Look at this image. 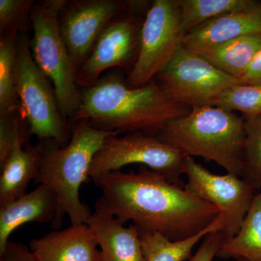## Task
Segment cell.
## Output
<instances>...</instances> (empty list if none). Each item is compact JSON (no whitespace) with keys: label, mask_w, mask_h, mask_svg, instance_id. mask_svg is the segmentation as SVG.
Wrapping results in <instances>:
<instances>
[{"label":"cell","mask_w":261,"mask_h":261,"mask_svg":"<svg viewBox=\"0 0 261 261\" xmlns=\"http://www.w3.org/2000/svg\"><path fill=\"white\" fill-rule=\"evenodd\" d=\"M31 136L21 112L0 117V166L9 158L18 142L29 144Z\"/></svg>","instance_id":"26"},{"label":"cell","mask_w":261,"mask_h":261,"mask_svg":"<svg viewBox=\"0 0 261 261\" xmlns=\"http://www.w3.org/2000/svg\"><path fill=\"white\" fill-rule=\"evenodd\" d=\"M29 41L27 34H19L15 75L20 112L32 136L64 147L72 128L62 116L53 84L33 58Z\"/></svg>","instance_id":"6"},{"label":"cell","mask_w":261,"mask_h":261,"mask_svg":"<svg viewBox=\"0 0 261 261\" xmlns=\"http://www.w3.org/2000/svg\"><path fill=\"white\" fill-rule=\"evenodd\" d=\"M185 174L187 178L185 190L217 207L224 223L222 231L226 240L233 238L258 191L245 178L236 175L211 173L190 156L187 157Z\"/></svg>","instance_id":"10"},{"label":"cell","mask_w":261,"mask_h":261,"mask_svg":"<svg viewBox=\"0 0 261 261\" xmlns=\"http://www.w3.org/2000/svg\"><path fill=\"white\" fill-rule=\"evenodd\" d=\"M39 145L18 142L9 158L0 166V207L27 193L30 182L39 173Z\"/></svg>","instance_id":"17"},{"label":"cell","mask_w":261,"mask_h":261,"mask_svg":"<svg viewBox=\"0 0 261 261\" xmlns=\"http://www.w3.org/2000/svg\"><path fill=\"white\" fill-rule=\"evenodd\" d=\"M71 132L69 143L64 147L51 140L38 143L41 159L35 181L47 185L56 194L58 212L51 222L55 230L61 227L65 215L71 225L87 224L92 213L81 200V186L90 178L92 161L105 141L118 135L97 129L87 121L76 122Z\"/></svg>","instance_id":"3"},{"label":"cell","mask_w":261,"mask_h":261,"mask_svg":"<svg viewBox=\"0 0 261 261\" xmlns=\"http://www.w3.org/2000/svg\"><path fill=\"white\" fill-rule=\"evenodd\" d=\"M92 180L102 191L95 211L123 224L132 221L139 231L160 233L171 241L195 236L220 216L212 204L145 166L137 173L115 171Z\"/></svg>","instance_id":"1"},{"label":"cell","mask_w":261,"mask_h":261,"mask_svg":"<svg viewBox=\"0 0 261 261\" xmlns=\"http://www.w3.org/2000/svg\"><path fill=\"white\" fill-rule=\"evenodd\" d=\"M214 106L242 113L243 117L261 116V85L237 84L226 91Z\"/></svg>","instance_id":"24"},{"label":"cell","mask_w":261,"mask_h":261,"mask_svg":"<svg viewBox=\"0 0 261 261\" xmlns=\"http://www.w3.org/2000/svg\"><path fill=\"white\" fill-rule=\"evenodd\" d=\"M130 3L121 0L66 2L60 13V30L77 73L103 29L126 13Z\"/></svg>","instance_id":"11"},{"label":"cell","mask_w":261,"mask_h":261,"mask_svg":"<svg viewBox=\"0 0 261 261\" xmlns=\"http://www.w3.org/2000/svg\"><path fill=\"white\" fill-rule=\"evenodd\" d=\"M184 37L202 24L251 6L252 0H178Z\"/></svg>","instance_id":"21"},{"label":"cell","mask_w":261,"mask_h":261,"mask_svg":"<svg viewBox=\"0 0 261 261\" xmlns=\"http://www.w3.org/2000/svg\"><path fill=\"white\" fill-rule=\"evenodd\" d=\"M187 156L181 151L167 145L155 135L142 132L113 135L94 156L89 176L92 179L130 164H140L161 173L166 179L181 185Z\"/></svg>","instance_id":"7"},{"label":"cell","mask_w":261,"mask_h":261,"mask_svg":"<svg viewBox=\"0 0 261 261\" xmlns=\"http://www.w3.org/2000/svg\"><path fill=\"white\" fill-rule=\"evenodd\" d=\"M224 223L221 216L208 228L191 238L171 241L158 232L139 231L145 261H185L192 257L194 247L206 235L222 231Z\"/></svg>","instance_id":"19"},{"label":"cell","mask_w":261,"mask_h":261,"mask_svg":"<svg viewBox=\"0 0 261 261\" xmlns=\"http://www.w3.org/2000/svg\"><path fill=\"white\" fill-rule=\"evenodd\" d=\"M231 261H247L245 260H244L243 258H237V259H233V260Z\"/></svg>","instance_id":"30"},{"label":"cell","mask_w":261,"mask_h":261,"mask_svg":"<svg viewBox=\"0 0 261 261\" xmlns=\"http://www.w3.org/2000/svg\"><path fill=\"white\" fill-rule=\"evenodd\" d=\"M66 2L46 0L34 4L31 14L34 34L29 46L36 64L53 84L62 116L72 119L80 109L82 93L77 70L60 30V13Z\"/></svg>","instance_id":"5"},{"label":"cell","mask_w":261,"mask_h":261,"mask_svg":"<svg viewBox=\"0 0 261 261\" xmlns=\"http://www.w3.org/2000/svg\"><path fill=\"white\" fill-rule=\"evenodd\" d=\"M81 93L80 109L71 120L87 121L97 129L118 135L142 132L156 136L168 122L191 110L171 100L153 81L130 88L116 72L105 73Z\"/></svg>","instance_id":"2"},{"label":"cell","mask_w":261,"mask_h":261,"mask_svg":"<svg viewBox=\"0 0 261 261\" xmlns=\"http://www.w3.org/2000/svg\"><path fill=\"white\" fill-rule=\"evenodd\" d=\"M178 0H154L141 31L138 56L128 76V86L147 85L172 59L182 45Z\"/></svg>","instance_id":"9"},{"label":"cell","mask_w":261,"mask_h":261,"mask_svg":"<svg viewBox=\"0 0 261 261\" xmlns=\"http://www.w3.org/2000/svg\"><path fill=\"white\" fill-rule=\"evenodd\" d=\"M243 118L245 128L243 178L259 191L261 189V116Z\"/></svg>","instance_id":"23"},{"label":"cell","mask_w":261,"mask_h":261,"mask_svg":"<svg viewBox=\"0 0 261 261\" xmlns=\"http://www.w3.org/2000/svg\"><path fill=\"white\" fill-rule=\"evenodd\" d=\"M57 212L56 194L44 184L0 207V254L6 248L11 233L19 226L30 222H53Z\"/></svg>","instance_id":"15"},{"label":"cell","mask_w":261,"mask_h":261,"mask_svg":"<svg viewBox=\"0 0 261 261\" xmlns=\"http://www.w3.org/2000/svg\"><path fill=\"white\" fill-rule=\"evenodd\" d=\"M125 15L113 19L101 32L77 73V83L81 89L94 85L106 70L135 65L144 20Z\"/></svg>","instance_id":"12"},{"label":"cell","mask_w":261,"mask_h":261,"mask_svg":"<svg viewBox=\"0 0 261 261\" xmlns=\"http://www.w3.org/2000/svg\"><path fill=\"white\" fill-rule=\"evenodd\" d=\"M87 224L97 239L101 261H145L138 228L125 227L113 216L94 211Z\"/></svg>","instance_id":"16"},{"label":"cell","mask_w":261,"mask_h":261,"mask_svg":"<svg viewBox=\"0 0 261 261\" xmlns=\"http://www.w3.org/2000/svg\"><path fill=\"white\" fill-rule=\"evenodd\" d=\"M98 247L95 235L87 224L54 230L29 243L37 261H101Z\"/></svg>","instance_id":"14"},{"label":"cell","mask_w":261,"mask_h":261,"mask_svg":"<svg viewBox=\"0 0 261 261\" xmlns=\"http://www.w3.org/2000/svg\"><path fill=\"white\" fill-rule=\"evenodd\" d=\"M156 136L187 156L214 161L227 173L244 177L245 120L233 111L219 106L191 108Z\"/></svg>","instance_id":"4"},{"label":"cell","mask_w":261,"mask_h":261,"mask_svg":"<svg viewBox=\"0 0 261 261\" xmlns=\"http://www.w3.org/2000/svg\"><path fill=\"white\" fill-rule=\"evenodd\" d=\"M255 34H261V3L256 1L245 9L226 13L197 27L184 37L182 46L198 53Z\"/></svg>","instance_id":"13"},{"label":"cell","mask_w":261,"mask_h":261,"mask_svg":"<svg viewBox=\"0 0 261 261\" xmlns=\"http://www.w3.org/2000/svg\"><path fill=\"white\" fill-rule=\"evenodd\" d=\"M0 261H37L28 247L23 244L9 242L3 253Z\"/></svg>","instance_id":"28"},{"label":"cell","mask_w":261,"mask_h":261,"mask_svg":"<svg viewBox=\"0 0 261 261\" xmlns=\"http://www.w3.org/2000/svg\"><path fill=\"white\" fill-rule=\"evenodd\" d=\"M157 77L171 100L190 109L214 106L226 91L240 84L238 79L182 45Z\"/></svg>","instance_id":"8"},{"label":"cell","mask_w":261,"mask_h":261,"mask_svg":"<svg viewBox=\"0 0 261 261\" xmlns=\"http://www.w3.org/2000/svg\"><path fill=\"white\" fill-rule=\"evenodd\" d=\"M227 241L222 231H216L208 233L204 238L195 255L190 261H213L217 255L220 249Z\"/></svg>","instance_id":"27"},{"label":"cell","mask_w":261,"mask_h":261,"mask_svg":"<svg viewBox=\"0 0 261 261\" xmlns=\"http://www.w3.org/2000/svg\"><path fill=\"white\" fill-rule=\"evenodd\" d=\"M216 257L261 261V189L238 233L225 243Z\"/></svg>","instance_id":"20"},{"label":"cell","mask_w":261,"mask_h":261,"mask_svg":"<svg viewBox=\"0 0 261 261\" xmlns=\"http://www.w3.org/2000/svg\"><path fill=\"white\" fill-rule=\"evenodd\" d=\"M18 39L15 34L0 39V117L20 112L15 75Z\"/></svg>","instance_id":"22"},{"label":"cell","mask_w":261,"mask_h":261,"mask_svg":"<svg viewBox=\"0 0 261 261\" xmlns=\"http://www.w3.org/2000/svg\"><path fill=\"white\" fill-rule=\"evenodd\" d=\"M239 81L240 84L261 85V49Z\"/></svg>","instance_id":"29"},{"label":"cell","mask_w":261,"mask_h":261,"mask_svg":"<svg viewBox=\"0 0 261 261\" xmlns=\"http://www.w3.org/2000/svg\"><path fill=\"white\" fill-rule=\"evenodd\" d=\"M260 49L261 34H255L233 39L197 54L218 69L239 80Z\"/></svg>","instance_id":"18"},{"label":"cell","mask_w":261,"mask_h":261,"mask_svg":"<svg viewBox=\"0 0 261 261\" xmlns=\"http://www.w3.org/2000/svg\"><path fill=\"white\" fill-rule=\"evenodd\" d=\"M34 4L33 0H0L1 36L27 34Z\"/></svg>","instance_id":"25"}]
</instances>
